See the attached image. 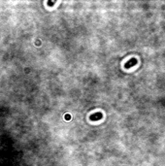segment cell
Segmentation results:
<instances>
[{
    "label": "cell",
    "mask_w": 165,
    "mask_h": 166,
    "mask_svg": "<svg viewBox=\"0 0 165 166\" xmlns=\"http://www.w3.org/2000/svg\"><path fill=\"white\" fill-rule=\"evenodd\" d=\"M137 63V60L135 59H130L129 61H128L126 64H125V68H130L131 66H133V65H135Z\"/></svg>",
    "instance_id": "6da1fadb"
}]
</instances>
